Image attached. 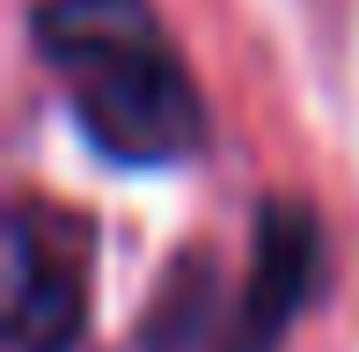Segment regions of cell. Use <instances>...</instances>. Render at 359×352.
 <instances>
[{"mask_svg":"<svg viewBox=\"0 0 359 352\" xmlns=\"http://www.w3.org/2000/svg\"><path fill=\"white\" fill-rule=\"evenodd\" d=\"M29 37L95 154L169 169L205 147V95L147 0H37Z\"/></svg>","mask_w":359,"mask_h":352,"instance_id":"obj_1","label":"cell"},{"mask_svg":"<svg viewBox=\"0 0 359 352\" xmlns=\"http://www.w3.org/2000/svg\"><path fill=\"white\" fill-rule=\"evenodd\" d=\"M88 271L95 228L67 205L15 198L8 213V345L15 352H74L88 330Z\"/></svg>","mask_w":359,"mask_h":352,"instance_id":"obj_2","label":"cell"},{"mask_svg":"<svg viewBox=\"0 0 359 352\" xmlns=\"http://www.w3.org/2000/svg\"><path fill=\"white\" fill-rule=\"evenodd\" d=\"M323 220L308 198H264L250 228V264L227 286V323L213 352H279L286 330L308 316V301L323 294Z\"/></svg>","mask_w":359,"mask_h":352,"instance_id":"obj_3","label":"cell"},{"mask_svg":"<svg viewBox=\"0 0 359 352\" xmlns=\"http://www.w3.org/2000/svg\"><path fill=\"white\" fill-rule=\"evenodd\" d=\"M227 323V286L213 257H184L161 279L154 309L140 323V352H213Z\"/></svg>","mask_w":359,"mask_h":352,"instance_id":"obj_4","label":"cell"}]
</instances>
